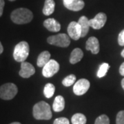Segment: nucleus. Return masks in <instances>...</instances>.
I'll return each mask as SVG.
<instances>
[{"instance_id": "28", "label": "nucleus", "mask_w": 124, "mask_h": 124, "mask_svg": "<svg viewBox=\"0 0 124 124\" xmlns=\"http://www.w3.org/2000/svg\"><path fill=\"white\" fill-rule=\"evenodd\" d=\"M119 73L121 75L124 77V62L120 66L119 68Z\"/></svg>"}, {"instance_id": "31", "label": "nucleus", "mask_w": 124, "mask_h": 124, "mask_svg": "<svg viewBox=\"0 0 124 124\" xmlns=\"http://www.w3.org/2000/svg\"><path fill=\"white\" fill-rule=\"evenodd\" d=\"M121 56L123 57L124 58V49L122 50V52H121Z\"/></svg>"}, {"instance_id": "19", "label": "nucleus", "mask_w": 124, "mask_h": 124, "mask_svg": "<svg viewBox=\"0 0 124 124\" xmlns=\"http://www.w3.org/2000/svg\"><path fill=\"white\" fill-rule=\"evenodd\" d=\"M71 121L72 124H85L87 119L84 115L81 113H77L72 116Z\"/></svg>"}, {"instance_id": "8", "label": "nucleus", "mask_w": 124, "mask_h": 124, "mask_svg": "<svg viewBox=\"0 0 124 124\" xmlns=\"http://www.w3.org/2000/svg\"><path fill=\"white\" fill-rule=\"evenodd\" d=\"M107 21L106 15L103 13H98L94 17L89 20L90 26L95 30H99L104 26Z\"/></svg>"}, {"instance_id": "16", "label": "nucleus", "mask_w": 124, "mask_h": 124, "mask_svg": "<svg viewBox=\"0 0 124 124\" xmlns=\"http://www.w3.org/2000/svg\"><path fill=\"white\" fill-rule=\"evenodd\" d=\"M84 57V53L80 48L74 49L70 54V62L72 64H75L81 60Z\"/></svg>"}, {"instance_id": "21", "label": "nucleus", "mask_w": 124, "mask_h": 124, "mask_svg": "<svg viewBox=\"0 0 124 124\" xmlns=\"http://www.w3.org/2000/svg\"><path fill=\"white\" fill-rule=\"evenodd\" d=\"M110 68V66L108 63H103L99 67V69L98 70L97 77L99 78H102L104 76H106L108 71Z\"/></svg>"}, {"instance_id": "25", "label": "nucleus", "mask_w": 124, "mask_h": 124, "mask_svg": "<svg viewBox=\"0 0 124 124\" xmlns=\"http://www.w3.org/2000/svg\"><path fill=\"white\" fill-rule=\"evenodd\" d=\"M53 124H70L69 120L65 117L57 118L54 121Z\"/></svg>"}, {"instance_id": "24", "label": "nucleus", "mask_w": 124, "mask_h": 124, "mask_svg": "<svg viewBox=\"0 0 124 124\" xmlns=\"http://www.w3.org/2000/svg\"><path fill=\"white\" fill-rule=\"evenodd\" d=\"M116 124H124V110L118 112L116 118Z\"/></svg>"}, {"instance_id": "1", "label": "nucleus", "mask_w": 124, "mask_h": 124, "mask_svg": "<svg viewBox=\"0 0 124 124\" xmlns=\"http://www.w3.org/2000/svg\"><path fill=\"white\" fill-rule=\"evenodd\" d=\"M10 18L15 23L25 24L31 22L33 19V14L30 10L20 8L13 10L10 15Z\"/></svg>"}, {"instance_id": "14", "label": "nucleus", "mask_w": 124, "mask_h": 124, "mask_svg": "<svg viewBox=\"0 0 124 124\" xmlns=\"http://www.w3.org/2000/svg\"><path fill=\"white\" fill-rule=\"evenodd\" d=\"M78 23L79 24L81 31V37H84L88 34L90 28V24H89V19L85 16H82L79 18Z\"/></svg>"}, {"instance_id": "34", "label": "nucleus", "mask_w": 124, "mask_h": 124, "mask_svg": "<svg viewBox=\"0 0 124 124\" xmlns=\"http://www.w3.org/2000/svg\"></svg>"}, {"instance_id": "4", "label": "nucleus", "mask_w": 124, "mask_h": 124, "mask_svg": "<svg viewBox=\"0 0 124 124\" xmlns=\"http://www.w3.org/2000/svg\"><path fill=\"white\" fill-rule=\"evenodd\" d=\"M17 93V87L13 83H7L0 87V98L4 100L13 99Z\"/></svg>"}, {"instance_id": "3", "label": "nucleus", "mask_w": 124, "mask_h": 124, "mask_svg": "<svg viewBox=\"0 0 124 124\" xmlns=\"http://www.w3.org/2000/svg\"><path fill=\"white\" fill-rule=\"evenodd\" d=\"M29 55V45L26 41H21L15 46L13 57L17 62H23Z\"/></svg>"}, {"instance_id": "7", "label": "nucleus", "mask_w": 124, "mask_h": 124, "mask_svg": "<svg viewBox=\"0 0 124 124\" xmlns=\"http://www.w3.org/2000/svg\"><path fill=\"white\" fill-rule=\"evenodd\" d=\"M90 86V83L86 79H81L76 82L73 87V92L76 95L81 96L87 93Z\"/></svg>"}, {"instance_id": "17", "label": "nucleus", "mask_w": 124, "mask_h": 124, "mask_svg": "<svg viewBox=\"0 0 124 124\" xmlns=\"http://www.w3.org/2000/svg\"><path fill=\"white\" fill-rule=\"evenodd\" d=\"M50 57H51V54L48 51L46 50V51L42 52L37 58V66L39 67L44 66L50 60Z\"/></svg>"}, {"instance_id": "11", "label": "nucleus", "mask_w": 124, "mask_h": 124, "mask_svg": "<svg viewBox=\"0 0 124 124\" xmlns=\"http://www.w3.org/2000/svg\"><path fill=\"white\" fill-rule=\"evenodd\" d=\"M64 6L72 11H79L84 8L85 4L83 0H63Z\"/></svg>"}, {"instance_id": "22", "label": "nucleus", "mask_w": 124, "mask_h": 124, "mask_svg": "<svg viewBox=\"0 0 124 124\" xmlns=\"http://www.w3.org/2000/svg\"><path fill=\"white\" fill-rule=\"evenodd\" d=\"M76 81V76L75 75H70L67 76L66 77H65L63 81H62V84L64 86L66 87H69L72 85L75 84Z\"/></svg>"}, {"instance_id": "18", "label": "nucleus", "mask_w": 124, "mask_h": 124, "mask_svg": "<svg viewBox=\"0 0 124 124\" xmlns=\"http://www.w3.org/2000/svg\"><path fill=\"white\" fill-rule=\"evenodd\" d=\"M55 8V3L54 0H46L44 6L43 8V13L45 15L48 16L53 13Z\"/></svg>"}, {"instance_id": "13", "label": "nucleus", "mask_w": 124, "mask_h": 124, "mask_svg": "<svg viewBox=\"0 0 124 124\" xmlns=\"http://www.w3.org/2000/svg\"><path fill=\"white\" fill-rule=\"evenodd\" d=\"M44 26L47 30L51 32H59L61 29L60 23L53 18H49L45 20Z\"/></svg>"}, {"instance_id": "2", "label": "nucleus", "mask_w": 124, "mask_h": 124, "mask_svg": "<svg viewBox=\"0 0 124 124\" xmlns=\"http://www.w3.org/2000/svg\"><path fill=\"white\" fill-rule=\"evenodd\" d=\"M33 116L37 120H49L52 118V112L48 103L45 101L37 103L33 107Z\"/></svg>"}, {"instance_id": "27", "label": "nucleus", "mask_w": 124, "mask_h": 124, "mask_svg": "<svg viewBox=\"0 0 124 124\" xmlns=\"http://www.w3.org/2000/svg\"><path fill=\"white\" fill-rule=\"evenodd\" d=\"M5 5L4 0H0V17H1L3 11H4V7Z\"/></svg>"}, {"instance_id": "32", "label": "nucleus", "mask_w": 124, "mask_h": 124, "mask_svg": "<svg viewBox=\"0 0 124 124\" xmlns=\"http://www.w3.org/2000/svg\"><path fill=\"white\" fill-rule=\"evenodd\" d=\"M22 124L21 123H19V122H13V123H11V124Z\"/></svg>"}, {"instance_id": "30", "label": "nucleus", "mask_w": 124, "mask_h": 124, "mask_svg": "<svg viewBox=\"0 0 124 124\" xmlns=\"http://www.w3.org/2000/svg\"><path fill=\"white\" fill-rule=\"evenodd\" d=\"M121 85H122V88H123V89L124 90V78L122 79V81H121Z\"/></svg>"}, {"instance_id": "33", "label": "nucleus", "mask_w": 124, "mask_h": 124, "mask_svg": "<svg viewBox=\"0 0 124 124\" xmlns=\"http://www.w3.org/2000/svg\"><path fill=\"white\" fill-rule=\"evenodd\" d=\"M9 1H15V0H9Z\"/></svg>"}, {"instance_id": "20", "label": "nucleus", "mask_w": 124, "mask_h": 124, "mask_svg": "<svg viewBox=\"0 0 124 124\" xmlns=\"http://www.w3.org/2000/svg\"><path fill=\"white\" fill-rule=\"evenodd\" d=\"M55 91V88L54 85L53 84L48 83L45 85L44 89V94L45 97L46 98H51L54 94Z\"/></svg>"}, {"instance_id": "15", "label": "nucleus", "mask_w": 124, "mask_h": 124, "mask_svg": "<svg viewBox=\"0 0 124 124\" xmlns=\"http://www.w3.org/2000/svg\"><path fill=\"white\" fill-rule=\"evenodd\" d=\"M65 108V99L62 96L59 95L56 97L53 102V108L54 112H62Z\"/></svg>"}, {"instance_id": "6", "label": "nucleus", "mask_w": 124, "mask_h": 124, "mask_svg": "<svg viewBox=\"0 0 124 124\" xmlns=\"http://www.w3.org/2000/svg\"><path fill=\"white\" fill-rule=\"evenodd\" d=\"M59 70V64L57 61L50 59L44 66L43 67L42 74L46 78H50L57 73Z\"/></svg>"}, {"instance_id": "12", "label": "nucleus", "mask_w": 124, "mask_h": 124, "mask_svg": "<svg viewBox=\"0 0 124 124\" xmlns=\"http://www.w3.org/2000/svg\"><path fill=\"white\" fill-rule=\"evenodd\" d=\"M85 48L87 50H90L92 53L97 54L99 52V43L97 38L94 37H90L86 41Z\"/></svg>"}, {"instance_id": "5", "label": "nucleus", "mask_w": 124, "mask_h": 124, "mask_svg": "<svg viewBox=\"0 0 124 124\" xmlns=\"http://www.w3.org/2000/svg\"><path fill=\"white\" fill-rule=\"evenodd\" d=\"M47 41L50 44L62 48L68 47L70 44V37L64 33L50 36L47 39Z\"/></svg>"}, {"instance_id": "9", "label": "nucleus", "mask_w": 124, "mask_h": 124, "mask_svg": "<svg viewBox=\"0 0 124 124\" xmlns=\"http://www.w3.org/2000/svg\"><path fill=\"white\" fill-rule=\"evenodd\" d=\"M68 36L72 39L78 40L79 39L81 36V31L78 22H72L70 23L68 27Z\"/></svg>"}, {"instance_id": "29", "label": "nucleus", "mask_w": 124, "mask_h": 124, "mask_svg": "<svg viewBox=\"0 0 124 124\" xmlns=\"http://www.w3.org/2000/svg\"><path fill=\"white\" fill-rule=\"evenodd\" d=\"M3 51H4V48H3V46H2L1 43L0 42V54L3 53Z\"/></svg>"}, {"instance_id": "23", "label": "nucleus", "mask_w": 124, "mask_h": 124, "mask_svg": "<svg viewBox=\"0 0 124 124\" xmlns=\"http://www.w3.org/2000/svg\"><path fill=\"white\" fill-rule=\"evenodd\" d=\"M94 124H110V119L107 115H102L96 119Z\"/></svg>"}, {"instance_id": "10", "label": "nucleus", "mask_w": 124, "mask_h": 124, "mask_svg": "<svg viewBox=\"0 0 124 124\" xmlns=\"http://www.w3.org/2000/svg\"><path fill=\"white\" fill-rule=\"evenodd\" d=\"M35 73V69L34 66L28 62H22L21 70L19 74L23 78H29Z\"/></svg>"}, {"instance_id": "26", "label": "nucleus", "mask_w": 124, "mask_h": 124, "mask_svg": "<svg viewBox=\"0 0 124 124\" xmlns=\"http://www.w3.org/2000/svg\"><path fill=\"white\" fill-rule=\"evenodd\" d=\"M118 43L120 46H124V30L120 32L118 36Z\"/></svg>"}]
</instances>
